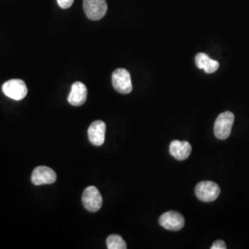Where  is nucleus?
Instances as JSON below:
<instances>
[{
  "mask_svg": "<svg viewBox=\"0 0 249 249\" xmlns=\"http://www.w3.org/2000/svg\"><path fill=\"white\" fill-rule=\"evenodd\" d=\"M234 121V115L226 111L217 117L214 124V135L219 140H226L231 134V127Z\"/></svg>",
  "mask_w": 249,
  "mask_h": 249,
  "instance_id": "f257e3e1",
  "label": "nucleus"
},
{
  "mask_svg": "<svg viewBox=\"0 0 249 249\" xmlns=\"http://www.w3.org/2000/svg\"><path fill=\"white\" fill-rule=\"evenodd\" d=\"M195 193L199 200L203 202H212L217 199L221 193V189L213 181H201L196 185Z\"/></svg>",
  "mask_w": 249,
  "mask_h": 249,
  "instance_id": "f03ea898",
  "label": "nucleus"
},
{
  "mask_svg": "<svg viewBox=\"0 0 249 249\" xmlns=\"http://www.w3.org/2000/svg\"><path fill=\"white\" fill-rule=\"evenodd\" d=\"M112 83L116 91L127 94L132 91V81L130 73L124 69H117L112 75Z\"/></svg>",
  "mask_w": 249,
  "mask_h": 249,
  "instance_id": "7ed1b4c3",
  "label": "nucleus"
},
{
  "mask_svg": "<svg viewBox=\"0 0 249 249\" xmlns=\"http://www.w3.org/2000/svg\"><path fill=\"white\" fill-rule=\"evenodd\" d=\"M83 206L90 213H96L102 208L103 197L97 187L89 186L87 187L81 197Z\"/></svg>",
  "mask_w": 249,
  "mask_h": 249,
  "instance_id": "20e7f679",
  "label": "nucleus"
},
{
  "mask_svg": "<svg viewBox=\"0 0 249 249\" xmlns=\"http://www.w3.org/2000/svg\"><path fill=\"white\" fill-rule=\"evenodd\" d=\"M2 90L6 96L15 101H20L25 98L28 93L26 84L21 80H10L6 81L2 86Z\"/></svg>",
  "mask_w": 249,
  "mask_h": 249,
  "instance_id": "39448f33",
  "label": "nucleus"
},
{
  "mask_svg": "<svg viewBox=\"0 0 249 249\" xmlns=\"http://www.w3.org/2000/svg\"><path fill=\"white\" fill-rule=\"evenodd\" d=\"M83 9L86 16L91 20H99L106 16L107 3L106 0H83Z\"/></svg>",
  "mask_w": 249,
  "mask_h": 249,
  "instance_id": "423d86ee",
  "label": "nucleus"
},
{
  "mask_svg": "<svg viewBox=\"0 0 249 249\" xmlns=\"http://www.w3.org/2000/svg\"><path fill=\"white\" fill-rule=\"evenodd\" d=\"M160 226L169 231H179L185 225V218L178 212L170 211L162 214L159 219Z\"/></svg>",
  "mask_w": 249,
  "mask_h": 249,
  "instance_id": "0eeeda50",
  "label": "nucleus"
},
{
  "mask_svg": "<svg viewBox=\"0 0 249 249\" xmlns=\"http://www.w3.org/2000/svg\"><path fill=\"white\" fill-rule=\"evenodd\" d=\"M56 180V174L54 171L47 166H38L32 174V182L36 186L50 185Z\"/></svg>",
  "mask_w": 249,
  "mask_h": 249,
  "instance_id": "6e6552de",
  "label": "nucleus"
},
{
  "mask_svg": "<svg viewBox=\"0 0 249 249\" xmlns=\"http://www.w3.org/2000/svg\"><path fill=\"white\" fill-rule=\"evenodd\" d=\"M107 124L102 120H96L92 122L88 129V137L89 142L95 146L103 145L106 141Z\"/></svg>",
  "mask_w": 249,
  "mask_h": 249,
  "instance_id": "1a4fd4ad",
  "label": "nucleus"
},
{
  "mask_svg": "<svg viewBox=\"0 0 249 249\" xmlns=\"http://www.w3.org/2000/svg\"><path fill=\"white\" fill-rule=\"evenodd\" d=\"M87 94V87L82 82L77 81L72 84L71 90L68 97V101L73 107H80L86 102Z\"/></svg>",
  "mask_w": 249,
  "mask_h": 249,
  "instance_id": "9d476101",
  "label": "nucleus"
},
{
  "mask_svg": "<svg viewBox=\"0 0 249 249\" xmlns=\"http://www.w3.org/2000/svg\"><path fill=\"white\" fill-rule=\"evenodd\" d=\"M192 147L187 142L173 141L170 143V154L177 160H184L187 159L191 153Z\"/></svg>",
  "mask_w": 249,
  "mask_h": 249,
  "instance_id": "9b49d317",
  "label": "nucleus"
},
{
  "mask_svg": "<svg viewBox=\"0 0 249 249\" xmlns=\"http://www.w3.org/2000/svg\"><path fill=\"white\" fill-rule=\"evenodd\" d=\"M196 67L199 70H203L208 74H213L217 71L220 64L218 61L212 59L208 54L204 53H198L195 57Z\"/></svg>",
  "mask_w": 249,
  "mask_h": 249,
  "instance_id": "f8f14e48",
  "label": "nucleus"
},
{
  "mask_svg": "<svg viewBox=\"0 0 249 249\" xmlns=\"http://www.w3.org/2000/svg\"><path fill=\"white\" fill-rule=\"evenodd\" d=\"M107 249H125L126 244L124 239L117 234H111L107 237Z\"/></svg>",
  "mask_w": 249,
  "mask_h": 249,
  "instance_id": "ddd939ff",
  "label": "nucleus"
},
{
  "mask_svg": "<svg viewBox=\"0 0 249 249\" xmlns=\"http://www.w3.org/2000/svg\"><path fill=\"white\" fill-rule=\"evenodd\" d=\"M58 6L61 9H70L74 3V0H56Z\"/></svg>",
  "mask_w": 249,
  "mask_h": 249,
  "instance_id": "4468645a",
  "label": "nucleus"
},
{
  "mask_svg": "<svg viewBox=\"0 0 249 249\" xmlns=\"http://www.w3.org/2000/svg\"><path fill=\"white\" fill-rule=\"evenodd\" d=\"M226 249V245L223 240L215 241L213 245L211 247V249Z\"/></svg>",
  "mask_w": 249,
  "mask_h": 249,
  "instance_id": "2eb2a0df",
  "label": "nucleus"
}]
</instances>
